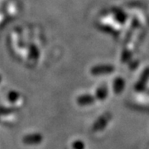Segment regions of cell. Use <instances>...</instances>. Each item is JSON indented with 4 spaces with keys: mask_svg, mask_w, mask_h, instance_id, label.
<instances>
[{
    "mask_svg": "<svg viewBox=\"0 0 149 149\" xmlns=\"http://www.w3.org/2000/svg\"><path fill=\"white\" fill-rule=\"evenodd\" d=\"M109 118H110V115L109 113L102 115L101 117L99 118L98 120L95 121V123L93 125V128H92L93 131L97 132V131H100L102 129H104L107 125V123L109 121Z\"/></svg>",
    "mask_w": 149,
    "mask_h": 149,
    "instance_id": "1",
    "label": "cell"
},
{
    "mask_svg": "<svg viewBox=\"0 0 149 149\" xmlns=\"http://www.w3.org/2000/svg\"><path fill=\"white\" fill-rule=\"evenodd\" d=\"M107 95H108V91H107L106 88H100L97 91L96 97L100 100H104L107 97Z\"/></svg>",
    "mask_w": 149,
    "mask_h": 149,
    "instance_id": "3",
    "label": "cell"
},
{
    "mask_svg": "<svg viewBox=\"0 0 149 149\" xmlns=\"http://www.w3.org/2000/svg\"><path fill=\"white\" fill-rule=\"evenodd\" d=\"M113 89H114V91H115L116 94H119L123 90V81L122 80H120V79L116 80L115 83H114Z\"/></svg>",
    "mask_w": 149,
    "mask_h": 149,
    "instance_id": "4",
    "label": "cell"
},
{
    "mask_svg": "<svg viewBox=\"0 0 149 149\" xmlns=\"http://www.w3.org/2000/svg\"><path fill=\"white\" fill-rule=\"evenodd\" d=\"M72 147L74 149H85V143L82 141L77 140L73 143Z\"/></svg>",
    "mask_w": 149,
    "mask_h": 149,
    "instance_id": "5",
    "label": "cell"
},
{
    "mask_svg": "<svg viewBox=\"0 0 149 149\" xmlns=\"http://www.w3.org/2000/svg\"><path fill=\"white\" fill-rule=\"evenodd\" d=\"M95 102V98L93 96L88 95H81L80 96L78 99H77V103L80 104V105H89Z\"/></svg>",
    "mask_w": 149,
    "mask_h": 149,
    "instance_id": "2",
    "label": "cell"
}]
</instances>
